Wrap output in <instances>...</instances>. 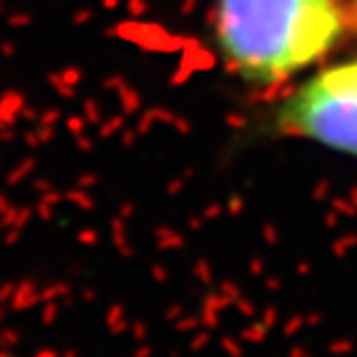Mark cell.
I'll return each mask as SVG.
<instances>
[{
  "label": "cell",
  "instance_id": "obj_2",
  "mask_svg": "<svg viewBox=\"0 0 357 357\" xmlns=\"http://www.w3.org/2000/svg\"><path fill=\"white\" fill-rule=\"evenodd\" d=\"M275 129L357 156V60L335 65L280 105Z\"/></svg>",
  "mask_w": 357,
  "mask_h": 357
},
{
  "label": "cell",
  "instance_id": "obj_1",
  "mask_svg": "<svg viewBox=\"0 0 357 357\" xmlns=\"http://www.w3.org/2000/svg\"><path fill=\"white\" fill-rule=\"evenodd\" d=\"M342 25L340 0H218L216 38L241 77L271 84L333 50Z\"/></svg>",
  "mask_w": 357,
  "mask_h": 357
}]
</instances>
